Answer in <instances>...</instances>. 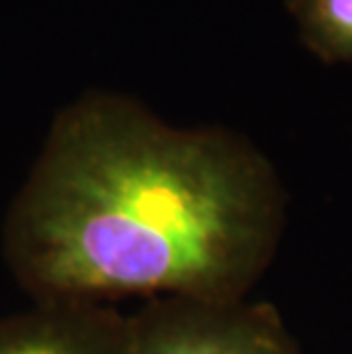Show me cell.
<instances>
[{
    "label": "cell",
    "mask_w": 352,
    "mask_h": 354,
    "mask_svg": "<svg viewBox=\"0 0 352 354\" xmlns=\"http://www.w3.org/2000/svg\"><path fill=\"white\" fill-rule=\"evenodd\" d=\"M288 224L279 169L227 126H174L89 89L50 122L3 220V256L35 302L247 299Z\"/></svg>",
    "instance_id": "1"
},
{
    "label": "cell",
    "mask_w": 352,
    "mask_h": 354,
    "mask_svg": "<svg viewBox=\"0 0 352 354\" xmlns=\"http://www.w3.org/2000/svg\"><path fill=\"white\" fill-rule=\"evenodd\" d=\"M126 354H302L279 306L158 297L129 315Z\"/></svg>",
    "instance_id": "2"
},
{
    "label": "cell",
    "mask_w": 352,
    "mask_h": 354,
    "mask_svg": "<svg viewBox=\"0 0 352 354\" xmlns=\"http://www.w3.org/2000/svg\"><path fill=\"white\" fill-rule=\"evenodd\" d=\"M129 315L115 304L35 302L0 318V354H126Z\"/></svg>",
    "instance_id": "3"
},
{
    "label": "cell",
    "mask_w": 352,
    "mask_h": 354,
    "mask_svg": "<svg viewBox=\"0 0 352 354\" xmlns=\"http://www.w3.org/2000/svg\"><path fill=\"white\" fill-rule=\"evenodd\" d=\"M286 7L311 55L352 66V0H286Z\"/></svg>",
    "instance_id": "4"
}]
</instances>
